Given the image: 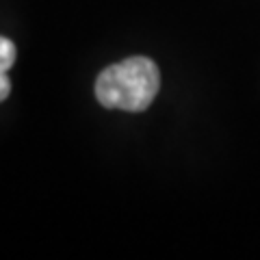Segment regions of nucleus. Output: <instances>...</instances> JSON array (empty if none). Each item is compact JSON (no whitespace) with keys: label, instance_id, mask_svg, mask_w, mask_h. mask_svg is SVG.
Segmentation results:
<instances>
[{"label":"nucleus","instance_id":"2","mask_svg":"<svg viewBox=\"0 0 260 260\" xmlns=\"http://www.w3.org/2000/svg\"><path fill=\"white\" fill-rule=\"evenodd\" d=\"M15 63V44L11 39L0 35V102H5L11 93V83L7 78V72Z\"/></svg>","mask_w":260,"mask_h":260},{"label":"nucleus","instance_id":"1","mask_svg":"<svg viewBox=\"0 0 260 260\" xmlns=\"http://www.w3.org/2000/svg\"><path fill=\"white\" fill-rule=\"evenodd\" d=\"M95 98L104 109L141 113L160 89V72L148 56H130L104 68L95 78Z\"/></svg>","mask_w":260,"mask_h":260}]
</instances>
